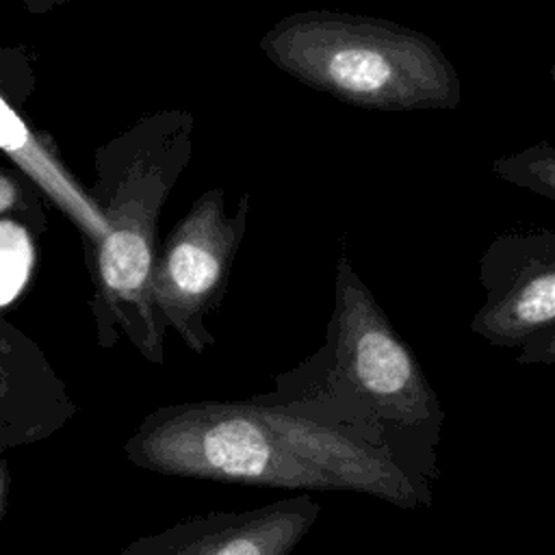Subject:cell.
I'll use <instances>...</instances> for the list:
<instances>
[{
  "mask_svg": "<svg viewBox=\"0 0 555 555\" xmlns=\"http://www.w3.org/2000/svg\"><path fill=\"white\" fill-rule=\"evenodd\" d=\"M137 468L284 490H349L401 509L434 503V486L364 440L269 395L184 401L152 410L124 444Z\"/></svg>",
  "mask_w": 555,
  "mask_h": 555,
  "instance_id": "obj_1",
  "label": "cell"
},
{
  "mask_svg": "<svg viewBox=\"0 0 555 555\" xmlns=\"http://www.w3.org/2000/svg\"><path fill=\"white\" fill-rule=\"evenodd\" d=\"M286 408L343 429L436 486L442 403L412 349L343 254L325 343L267 392Z\"/></svg>",
  "mask_w": 555,
  "mask_h": 555,
  "instance_id": "obj_2",
  "label": "cell"
},
{
  "mask_svg": "<svg viewBox=\"0 0 555 555\" xmlns=\"http://www.w3.org/2000/svg\"><path fill=\"white\" fill-rule=\"evenodd\" d=\"M193 115L156 111L95 152V193L108 225L93 247L98 343L124 334L152 364L165 362V323L152 299L156 225L165 199L193 152Z\"/></svg>",
  "mask_w": 555,
  "mask_h": 555,
  "instance_id": "obj_3",
  "label": "cell"
},
{
  "mask_svg": "<svg viewBox=\"0 0 555 555\" xmlns=\"http://www.w3.org/2000/svg\"><path fill=\"white\" fill-rule=\"evenodd\" d=\"M260 50L295 80L360 108L453 111L462 102L457 69L438 41L390 20L297 11L262 35Z\"/></svg>",
  "mask_w": 555,
  "mask_h": 555,
  "instance_id": "obj_4",
  "label": "cell"
},
{
  "mask_svg": "<svg viewBox=\"0 0 555 555\" xmlns=\"http://www.w3.org/2000/svg\"><path fill=\"white\" fill-rule=\"evenodd\" d=\"M247 215V195L241 197L236 215H228L223 191L210 189L193 202L158 249L152 299L165 327H171L193 353L215 345L206 319L225 295Z\"/></svg>",
  "mask_w": 555,
  "mask_h": 555,
  "instance_id": "obj_5",
  "label": "cell"
},
{
  "mask_svg": "<svg viewBox=\"0 0 555 555\" xmlns=\"http://www.w3.org/2000/svg\"><path fill=\"white\" fill-rule=\"evenodd\" d=\"M483 304L470 332L496 347H525L555 327V230L507 232L481 254Z\"/></svg>",
  "mask_w": 555,
  "mask_h": 555,
  "instance_id": "obj_6",
  "label": "cell"
},
{
  "mask_svg": "<svg viewBox=\"0 0 555 555\" xmlns=\"http://www.w3.org/2000/svg\"><path fill=\"white\" fill-rule=\"evenodd\" d=\"M321 514L310 494L243 512H208L128 542L117 555H291Z\"/></svg>",
  "mask_w": 555,
  "mask_h": 555,
  "instance_id": "obj_7",
  "label": "cell"
},
{
  "mask_svg": "<svg viewBox=\"0 0 555 555\" xmlns=\"http://www.w3.org/2000/svg\"><path fill=\"white\" fill-rule=\"evenodd\" d=\"M78 412L43 349L0 314V447L43 442Z\"/></svg>",
  "mask_w": 555,
  "mask_h": 555,
  "instance_id": "obj_8",
  "label": "cell"
},
{
  "mask_svg": "<svg viewBox=\"0 0 555 555\" xmlns=\"http://www.w3.org/2000/svg\"><path fill=\"white\" fill-rule=\"evenodd\" d=\"M0 150L35 182L48 199L80 230L95 247L108 232L104 215L80 182L63 167V163L41 143L39 137L15 113L9 100L0 93Z\"/></svg>",
  "mask_w": 555,
  "mask_h": 555,
  "instance_id": "obj_9",
  "label": "cell"
},
{
  "mask_svg": "<svg viewBox=\"0 0 555 555\" xmlns=\"http://www.w3.org/2000/svg\"><path fill=\"white\" fill-rule=\"evenodd\" d=\"M503 180L555 202V143H538L492 163Z\"/></svg>",
  "mask_w": 555,
  "mask_h": 555,
  "instance_id": "obj_10",
  "label": "cell"
},
{
  "mask_svg": "<svg viewBox=\"0 0 555 555\" xmlns=\"http://www.w3.org/2000/svg\"><path fill=\"white\" fill-rule=\"evenodd\" d=\"M30 260L33 245L28 232L13 221H0V304L22 288Z\"/></svg>",
  "mask_w": 555,
  "mask_h": 555,
  "instance_id": "obj_11",
  "label": "cell"
},
{
  "mask_svg": "<svg viewBox=\"0 0 555 555\" xmlns=\"http://www.w3.org/2000/svg\"><path fill=\"white\" fill-rule=\"evenodd\" d=\"M26 197L28 195L17 184V180L0 169V215H9V212L28 215L30 208H37V202H28Z\"/></svg>",
  "mask_w": 555,
  "mask_h": 555,
  "instance_id": "obj_12",
  "label": "cell"
},
{
  "mask_svg": "<svg viewBox=\"0 0 555 555\" xmlns=\"http://www.w3.org/2000/svg\"><path fill=\"white\" fill-rule=\"evenodd\" d=\"M520 364H555V327L535 336L518 353Z\"/></svg>",
  "mask_w": 555,
  "mask_h": 555,
  "instance_id": "obj_13",
  "label": "cell"
},
{
  "mask_svg": "<svg viewBox=\"0 0 555 555\" xmlns=\"http://www.w3.org/2000/svg\"><path fill=\"white\" fill-rule=\"evenodd\" d=\"M4 449L0 447V520L7 512V499H9V488H11V473H9V464L4 460Z\"/></svg>",
  "mask_w": 555,
  "mask_h": 555,
  "instance_id": "obj_14",
  "label": "cell"
},
{
  "mask_svg": "<svg viewBox=\"0 0 555 555\" xmlns=\"http://www.w3.org/2000/svg\"><path fill=\"white\" fill-rule=\"evenodd\" d=\"M67 0H22V4L30 11V13H48L56 7H63Z\"/></svg>",
  "mask_w": 555,
  "mask_h": 555,
  "instance_id": "obj_15",
  "label": "cell"
},
{
  "mask_svg": "<svg viewBox=\"0 0 555 555\" xmlns=\"http://www.w3.org/2000/svg\"><path fill=\"white\" fill-rule=\"evenodd\" d=\"M522 555H542V553H522Z\"/></svg>",
  "mask_w": 555,
  "mask_h": 555,
  "instance_id": "obj_16",
  "label": "cell"
}]
</instances>
